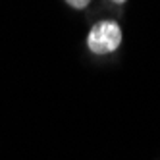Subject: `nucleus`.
<instances>
[{"label": "nucleus", "instance_id": "nucleus-3", "mask_svg": "<svg viewBox=\"0 0 160 160\" xmlns=\"http://www.w3.org/2000/svg\"><path fill=\"white\" fill-rule=\"evenodd\" d=\"M112 2H116V4H123L125 0H112Z\"/></svg>", "mask_w": 160, "mask_h": 160}, {"label": "nucleus", "instance_id": "nucleus-1", "mask_svg": "<svg viewBox=\"0 0 160 160\" xmlns=\"http://www.w3.org/2000/svg\"><path fill=\"white\" fill-rule=\"evenodd\" d=\"M122 42V29L116 21H98L91 27L87 47L95 54H110Z\"/></svg>", "mask_w": 160, "mask_h": 160}, {"label": "nucleus", "instance_id": "nucleus-2", "mask_svg": "<svg viewBox=\"0 0 160 160\" xmlns=\"http://www.w3.org/2000/svg\"><path fill=\"white\" fill-rule=\"evenodd\" d=\"M66 2L70 4L72 8H75V10H83V8H87V6H89L91 0H66Z\"/></svg>", "mask_w": 160, "mask_h": 160}]
</instances>
